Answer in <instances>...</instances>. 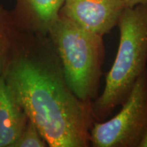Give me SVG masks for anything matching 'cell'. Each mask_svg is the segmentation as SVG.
<instances>
[{
  "mask_svg": "<svg viewBox=\"0 0 147 147\" xmlns=\"http://www.w3.org/2000/svg\"><path fill=\"white\" fill-rule=\"evenodd\" d=\"M121 106L112 118L93 123L90 129V146H139L147 129V68Z\"/></svg>",
  "mask_w": 147,
  "mask_h": 147,
  "instance_id": "cell-4",
  "label": "cell"
},
{
  "mask_svg": "<svg viewBox=\"0 0 147 147\" xmlns=\"http://www.w3.org/2000/svg\"><path fill=\"white\" fill-rule=\"evenodd\" d=\"M125 3L126 7H133L140 4L147 3V0H123Z\"/></svg>",
  "mask_w": 147,
  "mask_h": 147,
  "instance_id": "cell-10",
  "label": "cell"
},
{
  "mask_svg": "<svg viewBox=\"0 0 147 147\" xmlns=\"http://www.w3.org/2000/svg\"><path fill=\"white\" fill-rule=\"evenodd\" d=\"M24 110L0 77V147H13L28 122Z\"/></svg>",
  "mask_w": 147,
  "mask_h": 147,
  "instance_id": "cell-7",
  "label": "cell"
},
{
  "mask_svg": "<svg viewBox=\"0 0 147 147\" xmlns=\"http://www.w3.org/2000/svg\"><path fill=\"white\" fill-rule=\"evenodd\" d=\"M119 43L102 93L92 103L96 122L107 119L121 105L147 68V3L126 7L119 21Z\"/></svg>",
  "mask_w": 147,
  "mask_h": 147,
  "instance_id": "cell-2",
  "label": "cell"
},
{
  "mask_svg": "<svg viewBox=\"0 0 147 147\" xmlns=\"http://www.w3.org/2000/svg\"><path fill=\"white\" fill-rule=\"evenodd\" d=\"M18 32L11 11L0 4V77L9 61Z\"/></svg>",
  "mask_w": 147,
  "mask_h": 147,
  "instance_id": "cell-8",
  "label": "cell"
},
{
  "mask_svg": "<svg viewBox=\"0 0 147 147\" xmlns=\"http://www.w3.org/2000/svg\"><path fill=\"white\" fill-rule=\"evenodd\" d=\"M2 76L48 146H90L91 103L70 89L48 35L19 30Z\"/></svg>",
  "mask_w": 147,
  "mask_h": 147,
  "instance_id": "cell-1",
  "label": "cell"
},
{
  "mask_svg": "<svg viewBox=\"0 0 147 147\" xmlns=\"http://www.w3.org/2000/svg\"><path fill=\"white\" fill-rule=\"evenodd\" d=\"M65 0H16L11 11L16 27L21 31L47 35L60 16Z\"/></svg>",
  "mask_w": 147,
  "mask_h": 147,
  "instance_id": "cell-6",
  "label": "cell"
},
{
  "mask_svg": "<svg viewBox=\"0 0 147 147\" xmlns=\"http://www.w3.org/2000/svg\"><path fill=\"white\" fill-rule=\"evenodd\" d=\"M47 35L60 58L70 89L79 100L92 103L98 96L105 60L103 36L61 16Z\"/></svg>",
  "mask_w": 147,
  "mask_h": 147,
  "instance_id": "cell-3",
  "label": "cell"
},
{
  "mask_svg": "<svg viewBox=\"0 0 147 147\" xmlns=\"http://www.w3.org/2000/svg\"><path fill=\"white\" fill-rule=\"evenodd\" d=\"M125 8L123 0H65L60 16L104 36L118 26Z\"/></svg>",
  "mask_w": 147,
  "mask_h": 147,
  "instance_id": "cell-5",
  "label": "cell"
},
{
  "mask_svg": "<svg viewBox=\"0 0 147 147\" xmlns=\"http://www.w3.org/2000/svg\"><path fill=\"white\" fill-rule=\"evenodd\" d=\"M138 147H147V129L146 131H145L142 140L139 143V146Z\"/></svg>",
  "mask_w": 147,
  "mask_h": 147,
  "instance_id": "cell-11",
  "label": "cell"
},
{
  "mask_svg": "<svg viewBox=\"0 0 147 147\" xmlns=\"http://www.w3.org/2000/svg\"><path fill=\"white\" fill-rule=\"evenodd\" d=\"M46 140L37 127L28 119L26 125L22 131L13 147H47Z\"/></svg>",
  "mask_w": 147,
  "mask_h": 147,
  "instance_id": "cell-9",
  "label": "cell"
}]
</instances>
